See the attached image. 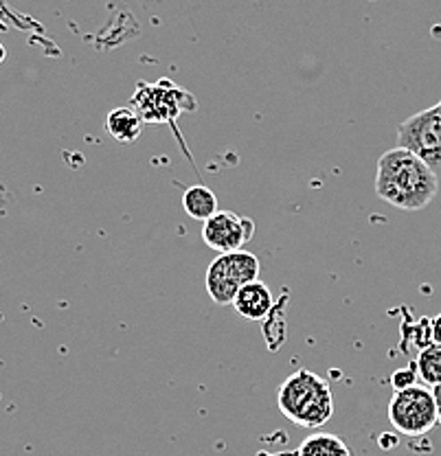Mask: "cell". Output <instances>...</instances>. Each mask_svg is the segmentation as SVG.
<instances>
[{"label": "cell", "mask_w": 441, "mask_h": 456, "mask_svg": "<svg viewBox=\"0 0 441 456\" xmlns=\"http://www.w3.org/2000/svg\"><path fill=\"white\" fill-rule=\"evenodd\" d=\"M439 191V174L404 147L384 151L378 160L376 196L400 211H421Z\"/></svg>", "instance_id": "1"}, {"label": "cell", "mask_w": 441, "mask_h": 456, "mask_svg": "<svg viewBox=\"0 0 441 456\" xmlns=\"http://www.w3.org/2000/svg\"><path fill=\"white\" fill-rule=\"evenodd\" d=\"M277 403L282 415L294 426L321 428L334 417L330 382L314 370L298 369L279 387Z\"/></svg>", "instance_id": "2"}, {"label": "cell", "mask_w": 441, "mask_h": 456, "mask_svg": "<svg viewBox=\"0 0 441 456\" xmlns=\"http://www.w3.org/2000/svg\"><path fill=\"white\" fill-rule=\"evenodd\" d=\"M130 106L141 114L145 123L160 126V123L176 121L183 112H193L198 108V102L183 86L169 82V79H159L151 84H136Z\"/></svg>", "instance_id": "3"}, {"label": "cell", "mask_w": 441, "mask_h": 456, "mask_svg": "<svg viewBox=\"0 0 441 456\" xmlns=\"http://www.w3.org/2000/svg\"><path fill=\"white\" fill-rule=\"evenodd\" d=\"M259 259L249 250H235V253H220L207 268V292L217 305H231L237 292L246 283L259 279Z\"/></svg>", "instance_id": "4"}, {"label": "cell", "mask_w": 441, "mask_h": 456, "mask_svg": "<svg viewBox=\"0 0 441 456\" xmlns=\"http://www.w3.org/2000/svg\"><path fill=\"white\" fill-rule=\"evenodd\" d=\"M388 421L404 436L429 435L439 424L433 391L415 384L404 391L393 393L391 402H388Z\"/></svg>", "instance_id": "5"}, {"label": "cell", "mask_w": 441, "mask_h": 456, "mask_svg": "<svg viewBox=\"0 0 441 456\" xmlns=\"http://www.w3.org/2000/svg\"><path fill=\"white\" fill-rule=\"evenodd\" d=\"M397 145L420 156L441 175V102L402 121Z\"/></svg>", "instance_id": "6"}, {"label": "cell", "mask_w": 441, "mask_h": 456, "mask_svg": "<svg viewBox=\"0 0 441 456\" xmlns=\"http://www.w3.org/2000/svg\"><path fill=\"white\" fill-rule=\"evenodd\" d=\"M255 222L241 217L233 211H217L216 216L202 222V240L208 248L217 253H235L253 240Z\"/></svg>", "instance_id": "7"}, {"label": "cell", "mask_w": 441, "mask_h": 456, "mask_svg": "<svg viewBox=\"0 0 441 456\" xmlns=\"http://www.w3.org/2000/svg\"><path fill=\"white\" fill-rule=\"evenodd\" d=\"M237 314L246 321H264L274 307V298L270 288L262 281L246 283L244 288L237 292L233 301Z\"/></svg>", "instance_id": "8"}, {"label": "cell", "mask_w": 441, "mask_h": 456, "mask_svg": "<svg viewBox=\"0 0 441 456\" xmlns=\"http://www.w3.org/2000/svg\"><path fill=\"white\" fill-rule=\"evenodd\" d=\"M143 126L145 121L132 106H118L115 110L108 112L106 117L108 134H110L117 142H127V145L143 134Z\"/></svg>", "instance_id": "9"}, {"label": "cell", "mask_w": 441, "mask_h": 456, "mask_svg": "<svg viewBox=\"0 0 441 456\" xmlns=\"http://www.w3.org/2000/svg\"><path fill=\"white\" fill-rule=\"evenodd\" d=\"M183 207L192 220L207 222L217 213V198L205 184H193L183 193Z\"/></svg>", "instance_id": "10"}, {"label": "cell", "mask_w": 441, "mask_h": 456, "mask_svg": "<svg viewBox=\"0 0 441 456\" xmlns=\"http://www.w3.org/2000/svg\"><path fill=\"white\" fill-rule=\"evenodd\" d=\"M297 456H352V450L340 436L331 435V432H316V435L303 439Z\"/></svg>", "instance_id": "11"}, {"label": "cell", "mask_w": 441, "mask_h": 456, "mask_svg": "<svg viewBox=\"0 0 441 456\" xmlns=\"http://www.w3.org/2000/svg\"><path fill=\"white\" fill-rule=\"evenodd\" d=\"M415 367L417 373H420V382H424L426 387H437V384H441V345L433 342L426 349H421L417 354Z\"/></svg>", "instance_id": "12"}, {"label": "cell", "mask_w": 441, "mask_h": 456, "mask_svg": "<svg viewBox=\"0 0 441 456\" xmlns=\"http://www.w3.org/2000/svg\"><path fill=\"white\" fill-rule=\"evenodd\" d=\"M283 305H286V298L283 303H277L273 312L264 318V340L273 351H277L286 342V314H282Z\"/></svg>", "instance_id": "13"}, {"label": "cell", "mask_w": 441, "mask_h": 456, "mask_svg": "<svg viewBox=\"0 0 441 456\" xmlns=\"http://www.w3.org/2000/svg\"><path fill=\"white\" fill-rule=\"evenodd\" d=\"M391 384H393V391H404V388L415 387L420 384V373H417L415 362L406 369H397L396 373L391 375Z\"/></svg>", "instance_id": "14"}, {"label": "cell", "mask_w": 441, "mask_h": 456, "mask_svg": "<svg viewBox=\"0 0 441 456\" xmlns=\"http://www.w3.org/2000/svg\"><path fill=\"white\" fill-rule=\"evenodd\" d=\"M433 342L441 345V314L433 318Z\"/></svg>", "instance_id": "15"}, {"label": "cell", "mask_w": 441, "mask_h": 456, "mask_svg": "<svg viewBox=\"0 0 441 456\" xmlns=\"http://www.w3.org/2000/svg\"><path fill=\"white\" fill-rule=\"evenodd\" d=\"M433 395H435V403H437V415H439V421H441V384L433 387Z\"/></svg>", "instance_id": "16"}, {"label": "cell", "mask_w": 441, "mask_h": 456, "mask_svg": "<svg viewBox=\"0 0 441 456\" xmlns=\"http://www.w3.org/2000/svg\"><path fill=\"white\" fill-rule=\"evenodd\" d=\"M4 57H7V49H4L3 42H0V64H3V61H4Z\"/></svg>", "instance_id": "17"}, {"label": "cell", "mask_w": 441, "mask_h": 456, "mask_svg": "<svg viewBox=\"0 0 441 456\" xmlns=\"http://www.w3.org/2000/svg\"><path fill=\"white\" fill-rule=\"evenodd\" d=\"M0 204H3V189H0Z\"/></svg>", "instance_id": "18"}]
</instances>
